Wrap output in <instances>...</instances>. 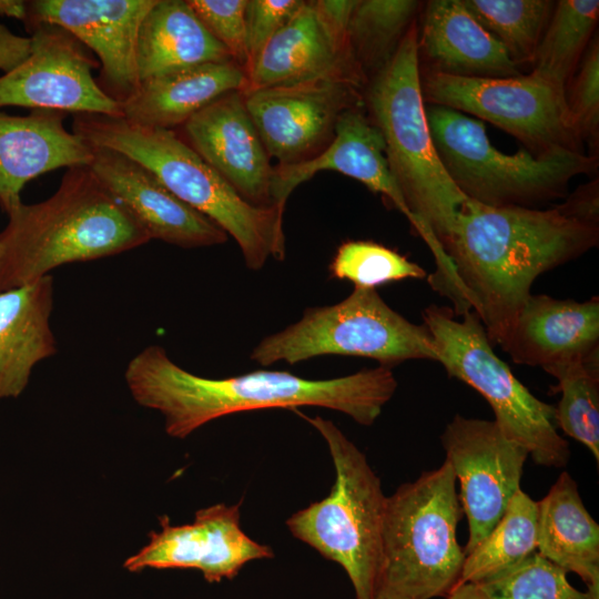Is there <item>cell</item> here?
Segmentation results:
<instances>
[{
	"label": "cell",
	"mask_w": 599,
	"mask_h": 599,
	"mask_svg": "<svg viewBox=\"0 0 599 599\" xmlns=\"http://www.w3.org/2000/svg\"><path fill=\"white\" fill-rule=\"evenodd\" d=\"M538 502L517 490L491 531L466 555L460 583H478L537 551Z\"/></svg>",
	"instance_id": "83f0119b"
},
{
	"label": "cell",
	"mask_w": 599,
	"mask_h": 599,
	"mask_svg": "<svg viewBox=\"0 0 599 599\" xmlns=\"http://www.w3.org/2000/svg\"><path fill=\"white\" fill-rule=\"evenodd\" d=\"M31 51L0 77V108L8 105L63 112L122 115L92 75L100 62L72 33L50 23L33 27Z\"/></svg>",
	"instance_id": "5bb4252c"
},
{
	"label": "cell",
	"mask_w": 599,
	"mask_h": 599,
	"mask_svg": "<svg viewBox=\"0 0 599 599\" xmlns=\"http://www.w3.org/2000/svg\"><path fill=\"white\" fill-rule=\"evenodd\" d=\"M446 599H488L483 590L471 582L458 585Z\"/></svg>",
	"instance_id": "60d3db41"
},
{
	"label": "cell",
	"mask_w": 599,
	"mask_h": 599,
	"mask_svg": "<svg viewBox=\"0 0 599 599\" xmlns=\"http://www.w3.org/2000/svg\"><path fill=\"white\" fill-rule=\"evenodd\" d=\"M468 522L465 555L495 527L520 489L528 451L507 438L494 420L456 415L440 436Z\"/></svg>",
	"instance_id": "4fadbf2b"
},
{
	"label": "cell",
	"mask_w": 599,
	"mask_h": 599,
	"mask_svg": "<svg viewBox=\"0 0 599 599\" xmlns=\"http://www.w3.org/2000/svg\"><path fill=\"white\" fill-rule=\"evenodd\" d=\"M414 0H358L347 26L354 60L366 77L375 75L393 58L415 21Z\"/></svg>",
	"instance_id": "f546056e"
},
{
	"label": "cell",
	"mask_w": 599,
	"mask_h": 599,
	"mask_svg": "<svg viewBox=\"0 0 599 599\" xmlns=\"http://www.w3.org/2000/svg\"><path fill=\"white\" fill-rule=\"evenodd\" d=\"M245 88L246 72L235 61L207 62L140 81L121 112L135 124L173 130L217 98Z\"/></svg>",
	"instance_id": "cb8c5ba5"
},
{
	"label": "cell",
	"mask_w": 599,
	"mask_h": 599,
	"mask_svg": "<svg viewBox=\"0 0 599 599\" xmlns=\"http://www.w3.org/2000/svg\"><path fill=\"white\" fill-rule=\"evenodd\" d=\"M182 128L184 142L242 197L258 206L274 205V166L248 114L243 92L217 98Z\"/></svg>",
	"instance_id": "e0dca14e"
},
{
	"label": "cell",
	"mask_w": 599,
	"mask_h": 599,
	"mask_svg": "<svg viewBox=\"0 0 599 599\" xmlns=\"http://www.w3.org/2000/svg\"><path fill=\"white\" fill-rule=\"evenodd\" d=\"M331 277L354 287L376 288L407 278L422 280L426 271L398 252L370 241L342 243L328 266Z\"/></svg>",
	"instance_id": "d6a6232c"
},
{
	"label": "cell",
	"mask_w": 599,
	"mask_h": 599,
	"mask_svg": "<svg viewBox=\"0 0 599 599\" xmlns=\"http://www.w3.org/2000/svg\"><path fill=\"white\" fill-rule=\"evenodd\" d=\"M598 241L599 226L556 207H494L467 199L443 247L491 346L502 348L535 280Z\"/></svg>",
	"instance_id": "7a4b0ae2"
},
{
	"label": "cell",
	"mask_w": 599,
	"mask_h": 599,
	"mask_svg": "<svg viewBox=\"0 0 599 599\" xmlns=\"http://www.w3.org/2000/svg\"><path fill=\"white\" fill-rule=\"evenodd\" d=\"M65 114L53 109H33L24 116L0 111V206L6 213L21 203L20 192L35 176L92 162V145L67 131Z\"/></svg>",
	"instance_id": "44dd1931"
},
{
	"label": "cell",
	"mask_w": 599,
	"mask_h": 599,
	"mask_svg": "<svg viewBox=\"0 0 599 599\" xmlns=\"http://www.w3.org/2000/svg\"><path fill=\"white\" fill-rule=\"evenodd\" d=\"M0 16L26 21L28 18L27 1L0 0Z\"/></svg>",
	"instance_id": "ab89813d"
},
{
	"label": "cell",
	"mask_w": 599,
	"mask_h": 599,
	"mask_svg": "<svg viewBox=\"0 0 599 599\" xmlns=\"http://www.w3.org/2000/svg\"><path fill=\"white\" fill-rule=\"evenodd\" d=\"M0 233V292L49 275L68 263L115 255L151 238L90 166L69 167L58 190L8 213Z\"/></svg>",
	"instance_id": "277c9868"
},
{
	"label": "cell",
	"mask_w": 599,
	"mask_h": 599,
	"mask_svg": "<svg viewBox=\"0 0 599 599\" xmlns=\"http://www.w3.org/2000/svg\"><path fill=\"white\" fill-rule=\"evenodd\" d=\"M324 170L339 172L359 181L372 192L380 193L415 226L404 195L389 170L383 136L359 106L341 114L332 141L317 155L274 167L273 204L285 207L296 186Z\"/></svg>",
	"instance_id": "ffe728a7"
},
{
	"label": "cell",
	"mask_w": 599,
	"mask_h": 599,
	"mask_svg": "<svg viewBox=\"0 0 599 599\" xmlns=\"http://www.w3.org/2000/svg\"><path fill=\"white\" fill-rule=\"evenodd\" d=\"M502 349L516 364L545 370L599 354V298L530 294Z\"/></svg>",
	"instance_id": "7402d4cb"
},
{
	"label": "cell",
	"mask_w": 599,
	"mask_h": 599,
	"mask_svg": "<svg viewBox=\"0 0 599 599\" xmlns=\"http://www.w3.org/2000/svg\"><path fill=\"white\" fill-rule=\"evenodd\" d=\"M31 51V39L14 34L0 23V70L4 73L24 61Z\"/></svg>",
	"instance_id": "f35d334b"
},
{
	"label": "cell",
	"mask_w": 599,
	"mask_h": 599,
	"mask_svg": "<svg viewBox=\"0 0 599 599\" xmlns=\"http://www.w3.org/2000/svg\"><path fill=\"white\" fill-rule=\"evenodd\" d=\"M473 17L505 48L519 67L534 62L555 1L463 0Z\"/></svg>",
	"instance_id": "4dcf8cb0"
},
{
	"label": "cell",
	"mask_w": 599,
	"mask_h": 599,
	"mask_svg": "<svg viewBox=\"0 0 599 599\" xmlns=\"http://www.w3.org/2000/svg\"><path fill=\"white\" fill-rule=\"evenodd\" d=\"M303 2L302 0H247L245 21L248 61L246 69Z\"/></svg>",
	"instance_id": "8d00e7d4"
},
{
	"label": "cell",
	"mask_w": 599,
	"mask_h": 599,
	"mask_svg": "<svg viewBox=\"0 0 599 599\" xmlns=\"http://www.w3.org/2000/svg\"><path fill=\"white\" fill-rule=\"evenodd\" d=\"M562 215L575 221L596 225L599 222L598 180L579 186L568 199L555 206Z\"/></svg>",
	"instance_id": "74e56055"
},
{
	"label": "cell",
	"mask_w": 599,
	"mask_h": 599,
	"mask_svg": "<svg viewBox=\"0 0 599 599\" xmlns=\"http://www.w3.org/2000/svg\"><path fill=\"white\" fill-rule=\"evenodd\" d=\"M72 132L152 172L174 195L232 236L248 268L261 270L270 257L284 260V209L247 202L173 130L143 126L122 115L77 113Z\"/></svg>",
	"instance_id": "5b68a950"
},
{
	"label": "cell",
	"mask_w": 599,
	"mask_h": 599,
	"mask_svg": "<svg viewBox=\"0 0 599 599\" xmlns=\"http://www.w3.org/2000/svg\"><path fill=\"white\" fill-rule=\"evenodd\" d=\"M303 417L327 444L336 477L328 496L294 512L286 526L345 570L356 599H375L387 496L365 454L332 420Z\"/></svg>",
	"instance_id": "52a82bcc"
},
{
	"label": "cell",
	"mask_w": 599,
	"mask_h": 599,
	"mask_svg": "<svg viewBox=\"0 0 599 599\" xmlns=\"http://www.w3.org/2000/svg\"><path fill=\"white\" fill-rule=\"evenodd\" d=\"M365 79L353 58L347 32L333 26L314 1H304L246 69L243 93L325 77Z\"/></svg>",
	"instance_id": "d6986e66"
},
{
	"label": "cell",
	"mask_w": 599,
	"mask_h": 599,
	"mask_svg": "<svg viewBox=\"0 0 599 599\" xmlns=\"http://www.w3.org/2000/svg\"><path fill=\"white\" fill-rule=\"evenodd\" d=\"M476 585L488 599H592L569 583L566 570L537 551Z\"/></svg>",
	"instance_id": "836d02e7"
},
{
	"label": "cell",
	"mask_w": 599,
	"mask_h": 599,
	"mask_svg": "<svg viewBox=\"0 0 599 599\" xmlns=\"http://www.w3.org/2000/svg\"><path fill=\"white\" fill-rule=\"evenodd\" d=\"M558 384L561 398L555 407V424L585 445L599 461V354L546 370Z\"/></svg>",
	"instance_id": "1f68e13d"
},
{
	"label": "cell",
	"mask_w": 599,
	"mask_h": 599,
	"mask_svg": "<svg viewBox=\"0 0 599 599\" xmlns=\"http://www.w3.org/2000/svg\"><path fill=\"white\" fill-rule=\"evenodd\" d=\"M323 355L367 357L388 367L409 359L439 361L424 323L394 311L376 288L361 287L334 305L306 308L300 321L264 337L250 358L270 366Z\"/></svg>",
	"instance_id": "30bf717a"
},
{
	"label": "cell",
	"mask_w": 599,
	"mask_h": 599,
	"mask_svg": "<svg viewBox=\"0 0 599 599\" xmlns=\"http://www.w3.org/2000/svg\"><path fill=\"white\" fill-rule=\"evenodd\" d=\"M570 124L581 142L591 148L599 136V42L589 43L575 74L565 88Z\"/></svg>",
	"instance_id": "e575fe53"
},
{
	"label": "cell",
	"mask_w": 599,
	"mask_h": 599,
	"mask_svg": "<svg viewBox=\"0 0 599 599\" xmlns=\"http://www.w3.org/2000/svg\"><path fill=\"white\" fill-rule=\"evenodd\" d=\"M426 115L448 176L466 197L484 205L531 207L562 196L573 177L598 166L596 155L571 151L505 154L490 143L480 120L433 104Z\"/></svg>",
	"instance_id": "ba28073f"
},
{
	"label": "cell",
	"mask_w": 599,
	"mask_h": 599,
	"mask_svg": "<svg viewBox=\"0 0 599 599\" xmlns=\"http://www.w3.org/2000/svg\"><path fill=\"white\" fill-rule=\"evenodd\" d=\"M418 52L428 71L464 78H507L520 74L500 42L468 11L463 0L426 3Z\"/></svg>",
	"instance_id": "603a6c76"
},
{
	"label": "cell",
	"mask_w": 599,
	"mask_h": 599,
	"mask_svg": "<svg viewBox=\"0 0 599 599\" xmlns=\"http://www.w3.org/2000/svg\"><path fill=\"white\" fill-rule=\"evenodd\" d=\"M124 377L135 402L160 412L166 434L175 438L235 413L303 406L336 410L370 426L397 388L392 367L384 365L328 379L283 370L206 378L180 367L159 345L138 353Z\"/></svg>",
	"instance_id": "6da1fadb"
},
{
	"label": "cell",
	"mask_w": 599,
	"mask_h": 599,
	"mask_svg": "<svg viewBox=\"0 0 599 599\" xmlns=\"http://www.w3.org/2000/svg\"><path fill=\"white\" fill-rule=\"evenodd\" d=\"M598 17V0L557 1L531 71L565 91L592 40Z\"/></svg>",
	"instance_id": "f1b7e54d"
},
{
	"label": "cell",
	"mask_w": 599,
	"mask_h": 599,
	"mask_svg": "<svg viewBox=\"0 0 599 599\" xmlns=\"http://www.w3.org/2000/svg\"><path fill=\"white\" fill-rule=\"evenodd\" d=\"M209 32L244 70L248 55L245 9L247 0H186Z\"/></svg>",
	"instance_id": "d590c367"
},
{
	"label": "cell",
	"mask_w": 599,
	"mask_h": 599,
	"mask_svg": "<svg viewBox=\"0 0 599 599\" xmlns=\"http://www.w3.org/2000/svg\"><path fill=\"white\" fill-rule=\"evenodd\" d=\"M451 307L430 305L423 312L440 363L449 377L476 389L490 405L501 433L524 447L540 466L565 467L568 441L558 433L555 407L534 396L494 352L474 311L458 321Z\"/></svg>",
	"instance_id": "9c48e42d"
},
{
	"label": "cell",
	"mask_w": 599,
	"mask_h": 599,
	"mask_svg": "<svg viewBox=\"0 0 599 599\" xmlns=\"http://www.w3.org/2000/svg\"><path fill=\"white\" fill-rule=\"evenodd\" d=\"M158 0L27 1L26 23L59 26L100 60L99 85L120 104L140 84L136 43L140 26Z\"/></svg>",
	"instance_id": "2e32d148"
},
{
	"label": "cell",
	"mask_w": 599,
	"mask_h": 599,
	"mask_svg": "<svg viewBox=\"0 0 599 599\" xmlns=\"http://www.w3.org/2000/svg\"><path fill=\"white\" fill-rule=\"evenodd\" d=\"M53 278L0 292V400L18 397L32 368L57 352L50 326Z\"/></svg>",
	"instance_id": "d4e9b609"
},
{
	"label": "cell",
	"mask_w": 599,
	"mask_h": 599,
	"mask_svg": "<svg viewBox=\"0 0 599 599\" xmlns=\"http://www.w3.org/2000/svg\"><path fill=\"white\" fill-rule=\"evenodd\" d=\"M93 148L90 169L150 238L184 248L221 245L227 234L176 195L148 169L105 148Z\"/></svg>",
	"instance_id": "ac0fdd59"
},
{
	"label": "cell",
	"mask_w": 599,
	"mask_h": 599,
	"mask_svg": "<svg viewBox=\"0 0 599 599\" xmlns=\"http://www.w3.org/2000/svg\"><path fill=\"white\" fill-rule=\"evenodd\" d=\"M537 552L567 572L577 573L590 597L599 599V526L567 471L538 502Z\"/></svg>",
	"instance_id": "484cf974"
},
{
	"label": "cell",
	"mask_w": 599,
	"mask_h": 599,
	"mask_svg": "<svg viewBox=\"0 0 599 599\" xmlns=\"http://www.w3.org/2000/svg\"><path fill=\"white\" fill-rule=\"evenodd\" d=\"M364 80L333 75L243 93L268 156L288 165L322 152L341 114L358 106Z\"/></svg>",
	"instance_id": "7c38bea8"
},
{
	"label": "cell",
	"mask_w": 599,
	"mask_h": 599,
	"mask_svg": "<svg viewBox=\"0 0 599 599\" xmlns=\"http://www.w3.org/2000/svg\"><path fill=\"white\" fill-rule=\"evenodd\" d=\"M456 481L445 460L387 497L375 599L446 598L459 585L466 555Z\"/></svg>",
	"instance_id": "8992f818"
},
{
	"label": "cell",
	"mask_w": 599,
	"mask_h": 599,
	"mask_svg": "<svg viewBox=\"0 0 599 599\" xmlns=\"http://www.w3.org/2000/svg\"><path fill=\"white\" fill-rule=\"evenodd\" d=\"M418 31L414 21L390 61L366 92L370 121L379 130L389 170L415 221L414 230L430 250L436 268L432 288L451 303L465 292L443 242L468 199L454 184L433 143L422 92Z\"/></svg>",
	"instance_id": "3957f363"
},
{
	"label": "cell",
	"mask_w": 599,
	"mask_h": 599,
	"mask_svg": "<svg viewBox=\"0 0 599 599\" xmlns=\"http://www.w3.org/2000/svg\"><path fill=\"white\" fill-rule=\"evenodd\" d=\"M424 101L469 113L518 139L540 156L582 152L565 101V91L539 74L507 78H464L427 71L422 78Z\"/></svg>",
	"instance_id": "8fae6325"
},
{
	"label": "cell",
	"mask_w": 599,
	"mask_h": 599,
	"mask_svg": "<svg viewBox=\"0 0 599 599\" xmlns=\"http://www.w3.org/2000/svg\"><path fill=\"white\" fill-rule=\"evenodd\" d=\"M226 60H232L231 55L200 21L187 1L158 0L140 26L136 43L140 81Z\"/></svg>",
	"instance_id": "4316f807"
},
{
	"label": "cell",
	"mask_w": 599,
	"mask_h": 599,
	"mask_svg": "<svg viewBox=\"0 0 599 599\" xmlns=\"http://www.w3.org/2000/svg\"><path fill=\"white\" fill-rule=\"evenodd\" d=\"M240 509L241 502L212 505L197 510L193 522L180 526L161 516V530L150 532L149 544L123 566L132 572L144 568L196 569L209 582L232 579L247 562L274 557L270 546L242 530Z\"/></svg>",
	"instance_id": "9a60e30c"
}]
</instances>
